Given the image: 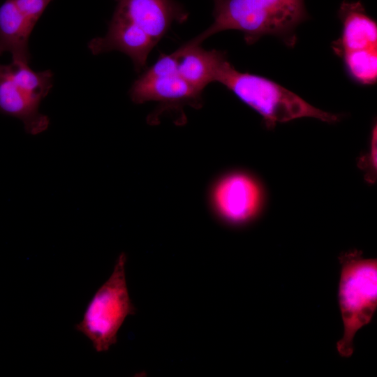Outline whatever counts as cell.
<instances>
[{"mask_svg":"<svg viewBox=\"0 0 377 377\" xmlns=\"http://www.w3.org/2000/svg\"><path fill=\"white\" fill-rule=\"evenodd\" d=\"M111 24L146 34L156 44L173 22L188 18L184 8L175 0H117Z\"/></svg>","mask_w":377,"mask_h":377,"instance_id":"8","label":"cell"},{"mask_svg":"<svg viewBox=\"0 0 377 377\" xmlns=\"http://www.w3.org/2000/svg\"><path fill=\"white\" fill-rule=\"evenodd\" d=\"M52 0H6L0 6V57L29 63V39L36 22Z\"/></svg>","mask_w":377,"mask_h":377,"instance_id":"9","label":"cell"},{"mask_svg":"<svg viewBox=\"0 0 377 377\" xmlns=\"http://www.w3.org/2000/svg\"><path fill=\"white\" fill-rule=\"evenodd\" d=\"M377 128L374 125L371 131V142L369 151L359 158L357 166L364 172V179L369 184H374L377 177L376 165Z\"/></svg>","mask_w":377,"mask_h":377,"instance_id":"12","label":"cell"},{"mask_svg":"<svg viewBox=\"0 0 377 377\" xmlns=\"http://www.w3.org/2000/svg\"><path fill=\"white\" fill-rule=\"evenodd\" d=\"M213 1H214V9H216V8H218L221 4V3L223 1V0H213Z\"/></svg>","mask_w":377,"mask_h":377,"instance_id":"13","label":"cell"},{"mask_svg":"<svg viewBox=\"0 0 377 377\" xmlns=\"http://www.w3.org/2000/svg\"><path fill=\"white\" fill-rule=\"evenodd\" d=\"M179 75L192 87L202 92L214 82L216 68L226 56L221 51L206 50L201 44L186 43L173 52Z\"/></svg>","mask_w":377,"mask_h":377,"instance_id":"11","label":"cell"},{"mask_svg":"<svg viewBox=\"0 0 377 377\" xmlns=\"http://www.w3.org/2000/svg\"><path fill=\"white\" fill-rule=\"evenodd\" d=\"M213 201L223 219L232 223H243L260 211L263 192L253 177L235 172L219 181L213 191Z\"/></svg>","mask_w":377,"mask_h":377,"instance_id":"10","label":"cell"},{"mask_svg":"<svg viewBox=\"0 0 377 377\" xmlns=\"http://www.w3.org/2000/svg\"><path fill=\"white\" fill-rule=\"evenodd\" d=\"M338 287V302L343 333L337 343L339 354L353 353L356 333L370 323L377 308V260L365 258L356 249L343 253Z\"/></svg>","mask_w":377,"mask_h":377,"instance_id":"3","label":"cell"},{"mask_svg":"<svg viewBox=\"0 0 377 377\" xmlns=\"http://www.w3.org/2000/svg\"><path fill=\"white\" fill-rule=\"evenodd\" d=\"M213 23L190 42L201 44L223 31L237 30L248 44L271 35L293 46L296 29L308 18L304 0H223L214 9Z\"/></svg>","mask_w":377,"mask_h":377,"instance_id":"1","label":"cell"},{"mask_svg":"<svg viewBox=\"0 0 377 377\" xmlns=\"http://www.w3.org/2000/svg\"><path fill=\"white\" fill-rule=\"evenodd\" d=\"M129 93L135 103L155 101L164 109L184 105L199 108L202 104V92L179 75L173 52L160 54L157 61L133 82Z\"/></svg>","mask_w":377,"mask_h":377,"instance_id":"7","label":"cell"},{"mask_svg":"<svg viewBox=\"0 0 377 377\" xmlns=\"http://www.w3.org/2000/svg\"><path fill=\"white\" fill-rule=\"evenodd\" d=\"M214 82L230 90L263 118L268 128L278 123L311 117L327 123L339 120L337 114L320 110L294 92L265 77L238 71L227 59L219 62Z\"/></svg>","mask_w":377,"mask_h":377,"instance_id":"2","label":"cell"},{"mask_svg":"<svg viewBox=\"0 0 377 377\" xmlns=\"http://www.w3.org/2000/svg\"><path fill=\"white\" fill-rule=\"evenodd\" d=\"M342 24L332 48L343 61L347 74L356 82L369 85L377 79V24L357 1H343L338 11Z\"/></svg>","mask_w":377,"mask_h":377,"instance_id":"6","label":"cell"},{"mask_svg":"<svg viewBox=\"0 0 377 377\" xmlns=\"http://www.w3.org/2000/svg\"><path fill=\"white\" fill-rule=\"evenodd\" d=\"M29 64L15 59L0 64V114L19 119L27 133L37 135L50 124L38 108L52 87L53 74L50 70L34 71Z\"/></svg>","mask_w":377,"mask_h":377,"instance_id":"5","label":"cell"},{"mask_svg":"<svg viewBox=\"0 0 377 377\" xmlns=\"http://www.w3.org/2000/svg\"><path fill=\"white\" fill-rule=\"evenodd\" d=\"M126 256L122 253L111 275L93 295L75 326L98 353L108 351L117 343L124 320L135 313L126 283Z\"/></svg>","mask_w":377,"mask_h":377,"instance_id":"4","label":"cell"}]
</instances>
